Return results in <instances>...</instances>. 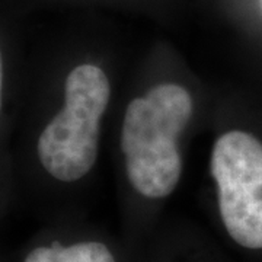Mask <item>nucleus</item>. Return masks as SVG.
Here are the masks:
<instances>
[{
	"mask_svg": "<svg viewBox=\"0 0 262 262\" xmlns=\"http://www.w3.org/2000/svg\"><path fill=\"white\" fill-rule=\"evenodd\" d=\"M192 115V99L175 83L133 99L124 115L121 149L131 185L147 198L173 192L182 172L178 139Z\"/></svg>",
	"mask_w": 262,
	"mask_h": 262,
	"instance_id": "nucleus-1",
	"label": "nucleus"
},
{
	"mask_svg": "<svg viewBox=\"0 0 262 262\" xmlns=\"http://www.w3.org/2000/svg\"><path fill=\"white\" fill-rule=\"evenodd\" d=\"M110 82L99 67L77 66L66 80V106L39 136L38 156L58 181L83 178L98 158L99 121L110 102Z\"/></svg>",
	"mask_w": 262,
	"mask_h": 262,
	"instance_id": "nucleus-2",
	"label": "nucleus"
},
{
	"mask_svg": "<svg viewBox=\"0 0 262 262\" xmlns=\"http://www.w3.org/2000/svg\"><path fill=\"white\" fill-rule=\"evenodd\" d=\"M211 173L227 233L248 249H262V143L229 131L215 141Z\"/></svg>",
	"mask_w": 262,
	"mask_h": 262,
	"instance_id": "nucleus-3",
	"label": "nucleus"
},
{
	"mask_svg": "<svg viewBox=\"0 0 262 262\" xmlns=\"http://www.w3.org/2000/svg\"><path fill=\"white\" fill-rule=\"evenodd\" d=\"M24 262H115L111 251L101 242H80L63 246L54 242L28 253Z\"/></svg>",
	"mask_w": 262,
	"mask_h": 262,
	"instance_id": "nucleus-4",
	"label": "nucleus"
}]
</instances>
